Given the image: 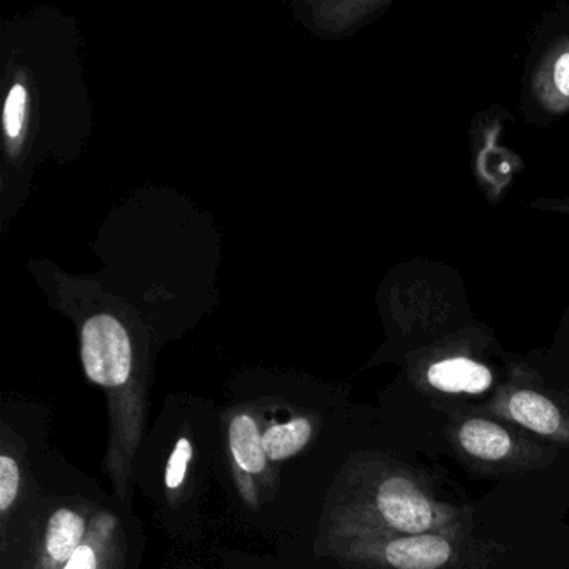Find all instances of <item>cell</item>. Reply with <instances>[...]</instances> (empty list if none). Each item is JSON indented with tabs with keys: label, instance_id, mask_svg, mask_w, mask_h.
<instances>
[{
	"label": "cell",
	"instance_id": "4fadbf2b",
	"mask_svg": "<svg viewBox=\"0 0 569 569\" xmlns=\"http://www.w3.org/2000/svg\"><path fill=\"white\" fill-rule=\"evenodd\" d=\"M555 82L561 94L569 96V52L562 54L556 62Z\"/></svg>",
	"mask_w": 569,
	"mask_h": 569
},
{
	"label": "cell",
	"instance_id": "277c9868",
	"mask_svg": "<svg viewBox=\"0 0 569 569\" xmlns=\"http://www.w3.org/2000/svg\"><path fill=\"white\" fill-rule=\"evenodd\" d=\"M449 556V543L429 534L404 537L386 548V559L396 569H436L444 565Z\"/></svg>",
	"mask_w": 569,
	"mask_h": 569
},
{
	"label": "cell",
	"instance_id": "52a82bcc",
	"mask_svg": "<svg viewBox=\"0 0 569 569\" xmlns=\"http://www.w3.org/2000/svg\"><path fill=\"white\" fill-rule=\"evenodd\" d=\"M311 436L312 426L306 417H296L281 425L269 426L262 432L265 457L274 463L289 460L308 446Z\"/></svg>",
	"mask_w": 569,
	"mask_h": 569
},
{
	"label": "cell",
	"instance_id": "7a4b0ae2",
	"mask_svg": "<svg viewBox=\"0 0 569 569\" xmlns=\"http://www.w3.org/2000/svg\"><path fill=\"white\" fill-rule=\"evenodd\" d=\"M378 506L382 518L404 533L419 534L432 524L431 505L406 477L386 479L378 491Z\"/></svg>",
	"mask_w": 569,
	"mask_h": 569
},
{
	"label": "cell",
	"instance_id": "7c38bea8",
	"mask_svg": "<svg viewBox=\"0 0 569 569\" xmlns=\"http://www.w3.org/2000/svg\"><path fill=\"white\" fill-rule=\"evenodd\" d=\"M19 489H21V467L17 460L9 453L0 457V514L9 517L14 502L17 501Z\"/></svg>",
	"mask_w": 569,
	"mask_h": 569
},
{
	"label": "cell",
	"instance_id": "8992f818",
	"mask_svg": "<svg viewBox=\"0 0 569 569\" xmlns=\"http://www.w3.org/2000/svg\"><path fill=\"white\" fill-rule=\"evenodd\" d=\"M229 449L237 467L246 474L264 473L265 457L262 432L251 414H237L229 425Z\"/></svg>",
	"mask_w": 569,
	"mask_h": 569
},
{
	"label": "cell",
	"instance_id": "9c48e42d",
	"mask_svg": "<svg viewBox=\"0 0 569 569\" xmlns=\"http://www.w3.org/2000/svg\"><path fill=\"white\" fill-rule=\"evenodd\" d=\"M509 411L520 425L542 435H553L558 431L561 423L558 407L533 391H520L514 394L509 401Z\"/></svg>",
	"mask_w": 569,
	"mask_h": 569
},
{
	"label": "cell",
	"instance_id": "8fae6325",
	"mask_svg": "<svg viewBox=\"0 0 569 569\" xmlns=\"http://www.w3.org/2000/svg\"><path fill=\"white\" fill-rule=\"evenodd\" d=\"M28 112V91L22 82L12 85L4 104V131L11 144H17L25 131Z\"/></svg>",
	"mask_w": 569,
	"mask_h": 569
},
{
	"label": "cell",
	"instance_id": "ba28073f",
	"mask_svg": "<svg viewBox=\"0 0 569 569\" xmlns=\"http://www.w3.org/2000/svg\"><path fill=\"white\" fill-rule=\"evenodd\" d=\"M461 444L467 453L482 460H501L511 449V439L501 426L485 419H471L461 428Z\"/></svg>",
	"mask_w": 569,
	"mask_h": 569
},
{
	"label": "cell",
	"instance_id": "30bf717a",
	"mask_svg": "<svg viewBox=\"0 0 569 569\" xmlns=\"http://www.w3.org/2000/svg\"><path fill=\"white\" fill-rule=\"evenodd\" d=\"M194 460V444L189 436H181L170 449L166 466H164V488L169 493L185 489L189 467Z\"/></svg>",
	"mask_w": 569,
	"mask_h": 569
},
{
	"label": "cell",
	"instance_id": "3957f363",
	"mask_svg": "<svg viewBox=\"0 0 569 569\" xmlns=\"http://www.w3.org/2000/svg\"><path fill=\"white\" fill-rule=\"evenodd\" d=\"M121 530L110 513L94 514L84 543L66 561L34 559L33 569H121V556H114L112 536Z\"/></svg>",
	"mask_w": 569,
	"mask_h": 569
},
{
	"label": "cell",
	"instance_id": "5b68a950",
	"mask_svg": "<svg viewBox=\"0 0 569 569\" xmlns=\"http://www.w3.org/2000/svg\"><path fill=\"white\" fill-rule=\"evenodd\" d=\"M428 379L436 389L446 393H483L491 386L493 376L488 368L466 359L453 357L436 363L429 368Z\"/></svg>",
	"mask_w": 569,
	"mask_h": 569
},
{
	"label": "cell",
	"instance_id": "6da1fadb",
	"mask_svg": "<svg viewBox=\"0 0 569 569\" xmlns=\"http://www.w3.org/2000/svg\"><path fill=\"white\" fill-rule=\"evenodd\" d=\"M82 365L94 384L121 388L131 378L132 344L125 325L109 315H97L82 328Z\"/></svg>",
	"mask_w": 569,
	"mask_h": 569
}]
</instances>
